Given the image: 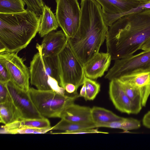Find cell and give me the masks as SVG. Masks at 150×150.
I'll return each instance as SVG.
<instances>
[{"instance_id": "obj_1", "label": "cell", "mask_w": 150, "mask_h": 150, "mask_svg": "<svg viewBox=\"0 0 150 150\" xmlns=\"http://www.w3.org/2000/svg\"><path fill=\"white\" fill-rule=\"evenodd\" d=\"M150 39V8L124 16L110 27L105 38L112 60L133 55Z\"/></svg>"}, {"instance_id": "obj_2", "label": "cell", "mask_w": 150, "mask_h": 150, "mask_svg": "<svg viewBox=\"0 0 150 150\" xmlns=\"http://www.w3.org/2000/svg\"><path fill=\"white\" fill-rule=\"evenodd\" d=\"M78 29L68 43L84 66L99 52L108 28L101 6L96 0H81Z\"/></svg>"}, {"instance_id": "obj_3", "label": "cell", "mask_w": 150, "mask_h": 150, "mask_svg": "<svg viewBox=\"0 0 150 150\" xmlns=\"http://www.w3.org/2000/svg\"><path fill=\"white\" fill-rule=\"evenodd\" d=\"M40 23V17L27 9L18 13H0V52L17 53L25 48L38 32Z\"/></svg>"}, {"instance_id": "obj_4", "label": "cell", "mask_w": 150, "mask_h": 150, "mask_svg": "<svg viewBox=\"0 0 150 150\" xmlns=\"http://www.w3.org/2000/svg\"><path fill=\"white\" fill-rule=\"evenodd\" d=\"M28 92L38 110L45 117L60 118L65 108L76 99L52 90H41L30 88Z\"/></svg>"}, {"instance_id": "obj_5", "label": "cell", "mask_w": 150, "mask_h": 150, "mask_svg": "<svg viewBox=\"0 0 150 150\" xmlns=\"http://www.w3.org/2000/svg\"><path fill=\"white\" fill-rule=\"evenodd\" d=\"M29 69L30 83L38 90H52L48 82L50 76L56 79L59 84L57 55L44 57L38 52L33 56Z\"/></svg>"}, {"instance_id": "obj_6", "label": "cell", "mask_w": 150, "mask_h": 150, "mask_svg": "<svg viewBox=\"0 0 150 150\" xmlns=\"http://www.w3.org/2000/svg\"><path fill=\"white\" fill-rule=\"evenodd\" d=\"M60 86L64 88L68 83L77 89L83 84L85 76L83 66L68 43L57 55Z\"/></svg>"}, {"instance_id": "obj_7", "label": "cell", "mask_w": 150, "mask_h": 150, "mask_svg": "<svg viewBox=\"0 0 150 150\" xmlns=\"http://www.w3.org/2000/svg\"><path fill=\"white\" fill-rule=\"evenodd\" d=\"M105 76L110 81L132 73L150 70V50L115 60Z\"/></svg>"}, {"instance_id": "obj_8", "label": "cell", "mask_w": 150, "mask_h": 150, "mask_svg": "<svg viewBox=\"0 0 150 150\" xmlns=\"http://www.w3.org/2000/svg\"><path fill=\"white\" fill-rule=\"evenodd\" d=\"M55 16L59 26L69 38L74 36L79 27L81 9L77 0H55Z\"/></svg>"}, {"instance_id": "obj_9", "label": "cell", "mask_w": 150, "mask_h": 150, "mask_svg": "<svg viewBox=\"0 0 150 150\" xmlns=\"http://www.w3.org/2000/svg\"><path fill=\"white\" fill-rule=\"evenodd\" d=\"M0 63L6 69L10 80L17 86L26 91L29 89V69L17 53L5 51L0 52Z\"/></svg>"}, {"instance_id": "obj_10", "label": "cell", "mask_w": 150, "mask_h": 150, "mask_svg": "<svg viewBox=\"0 0 150 150\" xmlns=\"http://www.w3.org/2000/svg\"><path fill=\"white\" fill-rule=\"evenodd\" d=\"M11 97L22 117V119L41 118L42 116L34 104L28 91L20 88L11 80L6 84Z\"/></svg>"}, {"instance_id": "obj_11", "label": "cell", "mask_w": 150, "mask_h": 150, "mask_svg": "<svg viewBox=\"0 0 150 150\" xmlns=\"http://www.w3.org/2000/svg\"><path fill=\"white\" fill-rule=\"evenodd\" d=\"M41 44L36 48L44 57L57 56L67 44L69 38L62 30L52 31L43 37Z\"/></svg>"}, {"instance_id": "obj_12", "label": "cell", "mask_w": 150, "mask_h": 150, "mask_svg": "<svg viewBox=\"0 0 150 150\" xmlns=\"http://www.w3.org/2000/svg\"><path fill=\"white\" fill-rule=\"evenodd\" d=\"M138 90L143 107L146 106L150 95V70L132 73L118 79Z\"/></svg>"}, {"instance_id": "obj_13", "label": "cell", "mask_w": 150, "mask_h": 150, "mask_svg": "<svg viewBox=\"0 0 150 150\" xmlns=\"http://www.w3.org/2000/svg\"><path fill=\"white\" fill-rule=\"evenodd\" d=\"M111 60L107 52H98L83 66L85 76L93 80L101 77L108 70Z\"/></svg>"}, {"instance_id": "obj_14", "label": "cell", "mask_w": 150, "mask_h": 150, "mask_svg": "<svg viewBox=\"0 0 150 150\" xmlns=\"http://www.w3.org/2000/svg\"><path fill=\"white\" fill-rule=\"evenodd\" d=\"M91 109V108L89 107L81 106L72 103L65 108L62 113L60 118L78 123L95 125L92 118Z\"/></svg>"}, {"instance_id": "obj_15", "label": "cell", "mask_w": 150, "mask_h": 150, "mask_svg": "<svg viewBox=\"0 0 150 150\" xmlns=\"http://www.w3.org/2000/svg\"><path fill=\"white\" fill-rule=\"evenodd\" d=\"M109 92L110 99L117 110L122 113L132 114L131 102L116 79L110 81Z\"/></svg>"}, {"instance_id": "obj_16", "label": "cell", "mask_w": 150, "mask_h": 150, "mask_svg": "<svg viewBox=\"0 0 150 150\" xmlns=\"http://www.w3.org/2000/svg\"><path fill=\"white\" fill-rule=\"evenodd\" d=\"M96 0L101 6L103 13L110 14L125 13L145 4L129 0Z\"/></svg>"}, {"instance_id": "obj_17", "label": "cell", "mask_w": 150, "mask_h": 150, "mask_svg": "<svg viewBox=\"0 0 150 150\" xmlns=\"http://www.w3.org/2000/svg\"><path fill=\"white\" fill-rule=\"evenodd\" d=\"M50 127L49 121L45 117L39 119H23L1 126L0 133L1 134H8L11 131L22 128L40 129Z\"/></svg>"}, {"instance_id": "obj_18", "label": "cell", "mask_w": 150, "mask_h": 150, "mask_svg": "<svg viewBox=\"0 0 150 150\" xmlns=\"http://www.w3.org/2000/svg\"><path fill=\"white\" fill-rule=\"evenodd\" d=\"M40 17V23L38 33L41 37L56 30L59 26L55 15L50 8L46 5H44Z\"/></svg>"}, {"instance_id": "obj_19", "label": "cell", "mask_w": 150, "mask_h": 150, "mask_svg": "<svg viewBox=\"0 0 150 150\" xmlns=\"http://www.w3.org/2000/svg\"><path fill=\"white\" fill-rule=\"evenodd\" d=\"M91 115L93 121L97 128L102 125L120 120L123 117L111 111L97 106L91 108Z\"/></svg>"}, {"instance_id": "obj_20", "label": "cell", "mask_w": 150, "mask_h": 150, "mask_svg": "<svg viewBox=\"0 0 150 150\" xmlns=\"http://www.w3.org/2000/svg\"><path fill=\"white\" fill-rule=\"evenodd\" d=\"M21 115L12 101L0 103V122L5 125L21 120Z\"/></svg>"}, {"instance_id": "obj_21", "label": "cell", "mask_w": 150, "mask_h": 150, "mask_svg": "<svg viewBox=\"0 0 150 150\" xmlns=\"http://www.w3.org/2000/svg\"><path fill=\"white\" fill-rule=\"evenodd\" d=\"M116 79L130 100L132 105V114H137L143 107L142 99L139 91L127 84Z\"/></svg>"}, {"instance_id": "obj_22", "label": "cell", "mask_w": 150, "mask_h": 150, "mask_svg": "<svg viewBox=\"0 0 150 150\" xmlns=\"http://www.w3.org/2000/svg\"><path fill=\"white\" fill-rule=\"evenodd\" d=\"M141 126L140 121L137 119L123 117L120 120L102 125L100 127L118 129L127 131L138 129Z\"/></svg>"}, {"instance_id": "obj_23", "label": "cell", "mask_w": 150, "mask_h": 150, "mask_svg": "<svg viewBox=\"0 0 150 150\" xmlns=\"http://www.w3.org/2000/svg\"><path fill=\"white\" fill-rule=\"evenodd\" d=\"M96 128L97 127L95 125L78 123L61 119L58 123L52 127V130H60L64 131V132H68L83 129Z\"/></svg>"}, {"instance_id": "obj_24", "label": "cell", "mask_w": 150, "mask_h": 150, "mask_svg": "<svg viewBox=\"0 0 150 150\" xmlns=\"http://www.w3.org/2000/svg\"><path fill=\"white\" fill-rule=\"evenodd\" d=\"M25 3L23 0H0V13H11L25 10Z\"/></svg>"}, {"instance_id": "obj_25", "label": "cell", "mask_w": 150, "mask_h": 150, "mask_svg": "<svg viewBox=\"0 0 150 150\" xmlns=\"http://www.w3.org/2000/svg\"><path fill=\"white\" fill-rule=\"evenodd\" d=\"M83 84L85 86L86 91V96L84 99L86 100H93L100 91V84L85 76Z\"/></svg>"}, {"instance_id": "obj_26", "label": "cell", "mask_w": 150, "mask_h": 150, "mask_svg": "<svg viewBox=\"0 0 150 150\" xmlns=\"http://www.w3.org/2000/svg\"><path fill=\"white\" fill-rule=\"evenodd\" d=\"M149 8L150 2L140 6L137 8H134L125 13L116 14H110L104 13V15L106 24L108 26L110 27L119 18L124 16Z\"/></svg>"}, {"instance_id": "obj_27", "label": "cell", "mask_w": 150, "mask_h": 150, "mask_svg": "<svg viewBox=\"0 0 150 150\" xmlns=\"http://www.w3.org/2000/svg\"><path fill=\"white\" fill-rule=\"evenodd\" d=\"M27 6V9L35 12L40 16L42 13V9L38 5L36 0H23Z\"/></svg>"}, {"instance_id": "obj_28", "label": "cell", "mask_w": 150, "mask_h": 150, "mask_svg": "<svg viewBox=\"0 0 150 150\" xmlns=\"http://www.w3.org/2000/svg\"><path fill=\"white\" fill-rule=\"evenodd\" d=\"M12 101L6 84L0 82V103Z\"/></svg>"}, {"instance_id": "obj_29", "label": "cell", "mask_w": 150, "mask_h": 150, "mask_svg": "<svg viewBox=\"0 0 150 150\" xmlns=\"http://www.w3.org/2000/svg\"><path fill=\"white\" fill-rule=\"evenodd\" d=\"M95 128H87L80 129L79 130L68 132H62L61 134H83L90 133H104L108 134L106 132H102L99 131Z\"/></svg>"}, {"instance_id": "obj_30", "label": "cell", "mask_w": 150, "mask_h": 150, "mask_svg": "<svg viewBox=\"0 0 150 150\" xmlns=\"http://www.w3.org/2000/svg\"><path fill=\"white\" fill-rule=\"evenodd\" d=\"M10 80V77L7 70L0 63V82L6 84Z\"/></svg>"}, {"instance_id": "obj_31", "label": "cell", "mask_w": 150, "mask_h": 150, "mask_svg": "<svg viewBox=\"0 0 150 150\" xmlns=\"http://www.w3.org/2000/svg\"><path fill=\"white\" fill-rule=\"evenodd\" d=\"M39 128H22L10 131L8 134H34L35 132Z\"/></svg>"}, {"instance_id": "obj_32", "label": "cell", "mask_w": 150, "mask_h": 150, "mask_svg": "<svg viewBox=\"0 0 150 150\" xmlns=\"http://www.w3.org/2000/svg\"><path fill=\"white\" fill-rule=\"evenodd\" d=\"M140 50H150V39L144 43L141 47Z\"/></svg>"}, {"instance_id": "obj_33", "label": "cell", "mask_w": 150, "mask_h": 150, "mask_svg": "<svg viewBox=\"0 0 150 150\" xmlns=\"http://www.w3.org/2000/svg\"><path fill=\"white\" fill-rule=\"evenodd\" d=\"M82 88L80 91V93L79 94L78 97H82L84 98L86 96V91L85 86L84 84L82 85Z\"/></svg>"}, {"instance_id": "obj_34", "label": "cell", "mask_w": 150, "mask_h": 150, "mask_svg": "<svg viewBox=\"0 0 150 150\" xmlns=\"http://www.w3.org/2000/svg\"><path fill=\"white\" fill-rule=\"evenodd\" d=\"M36 1L38 5L40 6L41 8L42 9V8L45 5L43 0H36Z\"/></svg>"}, {"instance_id": "obj_35", "label": "cell", "mask_w": 150, "mask_h": 150, "mask_svg": "<svg viewBox=\"0 0 150 150\" xmlns=\"http://www.w3.org/2000/svg\"><path fill=\"white\" fill-rule=\"evenodd\" d=\"M145 4L150 2V0H129Z\"/></svg>"}]
</instances>
